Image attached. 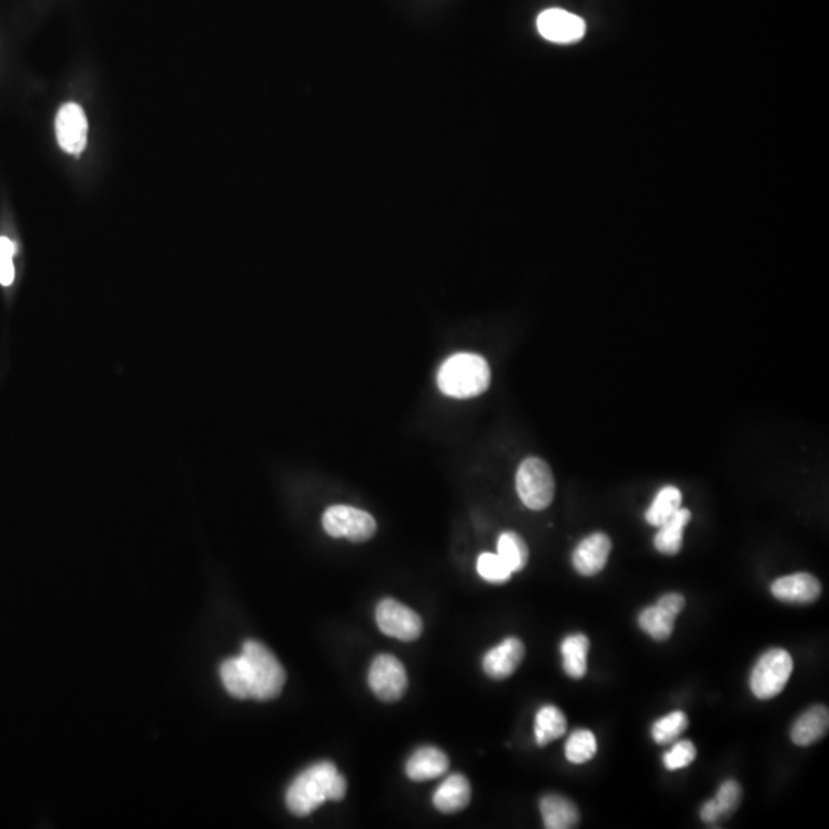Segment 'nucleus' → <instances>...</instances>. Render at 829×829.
<instances>
[{
	"label": "nucleus",
	"mask_w": 829,
	"mask_h": 829,
	"mask_svg": "<svg viewBox=\"0 0 829 829\" xmlns=\"http://www.w3.org/2000/svg\"><path fill=\"white\" fill-rule=\"evenodd\" d=\"M347 782L332 762H320L303 771L289 787L286 803L295 816L304 817L326 800H343Z\"/></svg>",
	"instance_id": "1"
},
{
	"label": "nucleus",
	"mask_w": 829,
	"mask_h": 829,
	"mask_svg": "<svg viewBox=\"0 0 829 829\" xmlns=\"http://www.w3.org/2000/svg\"><path fill=\"white\" fill-rule=\"evenodd\" d=\"M489 363L481 355L456 354L441 366L438 387L447 397L473 398L484 394L490 386Z\"/></svg>",
	"instance_id": "2"
},
{
	"label": "nucleus",
	"mask_w": 829,
	"mask_h": 829,
	"mask_svg": "<svg viewBox=\"0 0 829 829\" xmlns=\"http://www.w3.org/2000/svg\"><path fill=\"white\" fill-rule=\"evenodd\" d=\"M242 659L251 681L252 699L272 701L286 684V671L268 647L257 641L243 645Z\"/></svg>",
	"instance_id": "3"
},
{
	"label": "nucleus",
	"mask_w": 829,
	"mask_h": 829,
	"mask_svg": "<svg viewBox=\"0 0 829 829\" xmlns=\"http://www.w3.org/2000/svg\"><path fill=\"white\" fill-rule=\"evenodd\" d=\"M793 658L787 650L771 648L760 656L751 673L750 687L760 701L773 699L787 687L793 673Z\"/></svg>",
	"instance_id": "4"
},
{
	"label": "nucleus",
	"mask_w": 829,
	"mask_h": 829,
	"mask_svg": "<svg viewBox=\"0 0 829 829\" xmlns=\"http://www.w3.org/2000/svg\"><path fill=\"white\" fill-rule=\"evenodd\" d=\"M516 490L524 506L544 510L555 498V478L549 464L541 458L522 461L516 473Z\"/></svg>",
	"instance_id": "5"
},
{
	"label": "nucleus",
	"mask_w": 829,
	"mask_h": 829,
	"mask_svg": "<svg viewBox=\"0 0 829 829\" xmlns=\"http://www.w3.org/2000/svg\"><path fill=\"white\" fill-rule=\"evenodd\" d=\"M323 527L332 538L352 542L369 541L377 532L374 516L351 506H332L324 512Z\"/></svg>",
	"instance_id": "6"
},
{
	"label": "nucleus",
	"mask_w": 829,
	"mask_h": 829,
	"mask_svg": "<svg viewBox=\"0 0 829 829\" xmlns=\"http://www.w3.org/2000/svg\"><path fill=\"white\" fill-rule=\"evenodd\" d=\"M369 685L381 701H400L407 690L406 668L392 654H378L370 665Z\"/></svg>",
	"instance_id": "7"
},
{
	"label": "nucleus",
	"mask_w": 829,
	"mask_h": 829,
	"mask_svg": "<svg viewBox=\"0 0 829 829\" xmlns=\"http://www.w3.org/2000/svg\"><path fill=\"white\" fill-rule=\"evenodd\" d=\"M377 624L384 635L400 641H415L423 633L420 616L395 599H383L378 604Z\"/></svg>",
	"instance_id": "8"
},
{
	"label": "nucleus",
	"mask_w": 829,
	"mask_h": 829,
	"mask_svg": "<svg viewBox=\"0 0 829 829\" xmlns=\"http://www.w3.org/2000/svg\"><path fill=\"white\" fill-rule=\"evenodd\" d=\"M56 136L60 148L68 154L79 156L88 142V120L82 106L67 103L56 117Z\"/></svg>",
	"instance_id": "9"
},
{
	"label": "nucleus",
	"mask_w": 829,
	"mask_h": 829,
	"mask_svg": "<svg viewBox=\"0 0 829 829\" xmlns=\"http://www.w3.org/2000/svg\"><path fill=\"white\" fill-rule=\"evenodd\" d=\"M536 25H538L539 34L544 39L555 43L578 42L585 34L584 20L576 14L559 10V8L542 11Z\"/></svg>",
	"instance_id": "10"
},
{
	"label": "nucleus",
	"mask_w": 829,
	"mask_h": 829,
	"mask_svg": "<svg viewBox=\"0 0 829 829\" xmlns=\"http://www.w3.org/2000/svg\"><path fill=\"white\" fill-rule=\"evenodd\" d=\"M771 593L787 604H813L822 595V585L810 573L782 576L771 584Z\"/></svg>",
	"instance_id": "11"
},
{
	"label": "nucleus",
	"mask_w": 829,
	"mask_h": 829,
	"mask_svg": "<svg viewBox=\"0 0 829 829\" xmlns=\"http://www.w3.org/2000/svg\"><path fill=\"white\" fill-rule=\"evenodd\" d=\"M612 552V541L605 533H593L582 539L573 552V567L582 576H595L607 565Z\"/></svg>",
	"instance_id": "12"
},
{
	"label": "nucleus",
	"mask_w": 829,
	"mask_h": 829,
	"mask_svg": "<svg viewBox=\"0 0 829 829\" xmlns=\"http://www.w3.org/2000/svg\"><path fill=\"white\" fill-rule=\"evenodd\" d=\"M526 656V647L521 639L507 638L492 650L487 651L483 659V668L487 676L496 681L512 676L522 659Z\"/></svg>",
	"instance_id": "13"
},
{
	"label": "nucleus",
	"mask_w": 829,
	"mask_h": 829,
	"mask_svg": "<svg viewBox=\"0 0 829 829\" xmlns=\"http://www.w3.org/2000/svg\"><path fill=\"white\" fill-rule=\"evenodd\" d=\"M472 799V788L463 774H452L441 783L433 794V805L441 813L452 814L463 811Z\"/></svg>",
	"instance_id": "14"
},
{
	"label": "nucleus",
	"mask_w": 829,
	"mask_h": 829,
	"mask_svg": "<svg viewBox=\"0 0 829 829\" xmlns=\"http://www.w3.org/2000/svg\"><path fill=\"white\" fill-rule=\"evenodd\" d=\"M449 770V757L435 747H423L410 756L406 763V773L415 782L436 779Z\"/></svg>",
	"instance_id": "15"
},
{
	"label": "nucleus",
	"mask_w": 829,
	"mask_h": 829,
	"mask_svg": "<svg viewBox=\"0 0 829 829\" xmlns=\"http://www.w3.org/2000/svg\"><path fill=\"white\" fill-rule=\"evenodd\" d=\"M829 728V713L825 705L806 710L791 730V739L799 747H810L823 739Z\"/></svg>",
	"instance_id": "16"
},
{
	"label": "nucleus",
	"mask_w": 829,
	"mask_h": 829,
	"mask_svg": "<svg viewBox=\"0 0 829 829\" xmlns=\"http://www.w3.org/2000/svg\"><path fill=\"white\" fill-rule=\"evenodd\" d=\"M544 826L547 829H572L579 825L578 806L559 794L544 796L539 803Z\"/></svg>",
	"instance_id": "17"
},
{
	"label": "nucleus",
	"mask_w": 829,
	"mask_h": 829,
	"mask_svg": "<svg viewBox=\"0 0 829 829\" xmlns=\"http://www.w3.org/2000/svg\"><path fill=\"white\" fill-rule=\"evenodd\" d=\"M691 521V512L688 509H679L668 521L659 526L654 536V547L662 555H678L684 544V530Z\"/></svg>",
	"instance_id": "18"
},
{
	"label": "nucleus",
	"mask_w": 829,
	"mask_h": 829,
	"mask_svg": "<svg viewBox=\"0 0 829 829\" xmlns=\"http://www.w3.org/2000/svg\"><path fill=\"white\" fill-rule=\"evenodd\" d=\"M590 641L587 636L576 633L562 641L561 653L564 659V671L570 678L582 679L587 674V656Z\"/></svg>",
	"instance_id": "19"
},
{
	"label": "nucleus",
	"mask_w": 829,
	"mask_h": 829,
	"mask_svg": "<svg viewBox=\"0 0 829 829\" xmlns=\"http://www.w3.org/2000/svg\"><path fill=\"white\" fill-rule=\"evenodd\" d=\"M567 731V719L559 708L553 705H545L536 714L535 737L539 747L549 745L553 740H558Z\"/></svg>",
	"instance_id": "20"
},
{
	"label": "nucleus",
	"mask_w": 829,
	"mask_h": 829,
	"mask_svg": "<svg viewBox=\"0 0 829 829\" xmlns=\"http://www.w3.org/2000/svg\"><path fill=\"white\" fill-rule=\"evenodd\" d=\"M220 678L231 696L252 699L251 681L242 656L226 659L220 667Z\"/></svg>",
	"instance_id": "21"
},
{
	"label": "nucleus",
	"mask_w": 829,
	"mask_h": 829,
	"mask_svg": "<svg viewBox=\"0 0 829 829\" xmlns=\"http://www.w3.org/2000/svg\"><path fill=\"white\" fill-rule=\"evenodd\" d=\"M682 507V493L678 487L667 486L659 490L650 509L645 513L650 526L659 527Z\"/></svg>",
	"instance_id": "22"
},
{
	"label": "nucleus",
	"mask_w": 829,
	"mask_h": 829,
	"mask_svg": "<svg viewBox=\"0 0 829 829\" xmlns=\"http://www.w3.org/2000/svg\"><path fill=\"white\" fill-rule=\"evenodd\" d=\"M498 555L512 573L521 572L529 562V547L518 533L506 532L499 536Z\"/></svg>",
	"instance_id": "23"
},
{
	"label": "nucleus",
	"mask_w": 829,
	"mask_h": 829,
	"mask_svg": "<svg viewBox=\"0 0 829 829\" xmlns=\"http://www.w3.org/2000/svg\"><path fill=\"white\" fill-rule=\"evenodd\" d=\"M676 618L665 612L659 605L647 607L639 615V627L656 641H667L673 635Z\"/></svg>",
	"instance_id": "24"
},
{
	"label": "nucleus",
	"mask_w": 829,
	"mask_h": 829,
	"mask_svg": "<svg viewBox=\"0 0 829 829\" xmlns=\"http://www.w3.org/2000/svg\"><path fill=\"white\" fill-rule=\"evenodd\" d=\"M598 742L595 734L588 730H576L565 744V757L570 763L581 765L595 757Z\"/></svg>",
	"instance_id": "25"
},
{
	"label": "nucleus",
	"mask_w": 829,
	"mask_h": 829,
	"mask_svg": "<svg viewBox=\"0 0 829 829\" xmlns=\"http://www.w3.org/2000/svg\"><path fill=\"white\" fill-rule=\"evenodd\" d=\"M688 728V717L684 711H673L667 716L654 722L651 728V736L654 742L659 745H667L678 739Z\"/></svg>",
	"instance_id": "26"
},
{
	"label": "nucleus",
	"mask_w": 829,
	"mask_h": 829,
	"mask_svg": "<svg viewBox=\"0 0 829 829\" xmlns=\"http://www.w3.org/2000/svg\"><path fill=\"white\" fill-rule=\"evenodd\" d=\"M476 570L484 581L492 582V584H504L513 575L512 570L507 567L503 559L499 558L498 553H483L479 556Z\"/></svg>",
	"instance_id": "27"
},
{
	"label": "nucleus",
	"mask_w": 829,
	"mask_h": 829,
	"mask_svg": "<svg viewBox=\"0 0 829 829\" xmlns=\"http://www.w3.org/2000/svg\"><path fill=\"white\" fill-rule=\"evenodd\" d=\"M17 255V245L7 235H0V286L11 288L16 280V266L14 258Z\"/></svg>",
	"instance_id": "28"
},
{
	"label": "nucleus",
	"mask_w": 829,
	"mask_h": 829,
	"mask_svg": "<svg viewBox=\"0 0 829 829\" xmlns=\"http://www.w3.org/2000/svg\"><path fill=\"white\" fill-rule=\"evenodd\" d=\"M713 800L721 817H730L742 802V787L736 780H727L722 783Z\"/></svg>",
	"instance_id": "29"
},
{
	"label": "nucleus",
	"mask_w": 829,
	"mask_h": 829,
	"mask_svg": "<svg viewBox=\"0 0 829 829\" xmlns=\"http://www.w3.org/2000/svg\"><path fill=\"white\" fill-rule=\"evenodd\" d=\"M697 750L690 740H679L673 748L664 754V765L667 770L676 771L687 768L696 759Z\"/></svg>",
	"instance_id": "30"
},
{
	"label": "nucleus",
	"mask_w": 829,
	"mask_h": 829,
	"mask_svg": "<svg viewBox=\"0 0 829 829\" xmlns=\"http://www.w3.org/2000/svg\"><path fill=\"white\" fill-rule=\"evenodd\" d=\"M656 605L664 608L665 612L670 613L674 618H678L679 613L684 610L685 598L679 593H668V595L662 596Z\"/></svg>",
	"instance_id": "31"
},
{
	"label": "nucleus",
	"mask_w": 829,
	"mask_h": 829,
	"mask_svg": "<svg viewBox=\"0 0 829 829\" xmlns=\"http://www.w3.org/2000/svg\"><path fill=\"white\" fill-rule=\"evenodd\" d=\"M701 817L705 823H708V825H710V823H716L717 820L722 819L721 814L717 811V806L713 799L704 803L701 810Z\"/></svg>",
	"instance_id": "32"
}]
</instances>
